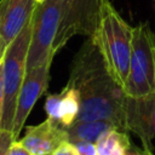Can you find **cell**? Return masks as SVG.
<instances>
[{"label": "cell", "mask_w": 155, "mask_h": 155, "mask_svg": "<svg viewBox=\"0 0 155 155\" xmlns=\"http://www.w3.org/2000/svg\"><path fill=\"white\" fill-rule=\"evenodd\" d=\"M131 147L128 132L120 128L109 130L96 142L97 155H127Z\"/></svg>", "instance_id": "4fadbf2b"}, {"label": "cell", "mask_w": 155, "mask_h": 155, "mask_svg": "<svg viewBox=\"0 0 155 155\" xmlns=\"http://www.w3.org/2000/svg\"><path fill=\"white\" fill-rule=\"evenodd\" d=\"M52 155H79V153H78L76 148H75L71 143L65 142V143L61 144V145L53 151Z\"/></svg>", "instance_id": "e0dca14e"}, {"label": "cell", "mask_w": 155, "mask_h": 155, "mask_svg": "<svg viewBox=\"0 0 155 155\" xmlns=\"http://www.w3.org/2000/svg\"><path fill=\"white\" fill-rule=\"evenodd\" d=\"M124 122L127 132L134 133L143 148H153L155 137V92L124 98Z\"/></svg>", "instance_id": "ba28073f"}, {"label": "cell", "mask_w": 155, "mask_h": 155, "mask_svg": "<svg viewBox=\"0 0 155 155\" xmlns=\"http://www.w3.org/2000/svg\"><path fill=\"white\" fill-rule=\"evenodd\" d=\"M45 111L48 119L63 127L75 122L80 111V99L76 90L65 85L59 93L48 94L45 101Z\"/></svg>", "instance_id": "8fae6325"}, {"label": "cell", "mask_w": 155, "mask_h": 155, "mask_svg": "<svg viewBox=\"0 0 155 155\" xmlns=\"http://www.w3.org/2000/svg\"><path fill=\"white\" fill-rule=\"evenodd\" d=\"M62 0H45L38 4L31 17V36L27 57V70H30L56 54L53 41L61 22Z\"/></svg>", "instance_id": "5b68a950"}, {"label": "cell", "mask_w": 155, "mask_h": 155, "mask_svg": "<svg viewBox=\"0 0 155 155\" xmlns=\"http://www.w3.org/2000/svg\"><path fill=\"white\" fill-rule=\"evenodd\" d=\"M4 104V82H2V59L0 61V130H1V114Z\"/></svg>", "instance_id": "ac0fdd59"}, {"label": "cell", "mask_w": 155, "mask_h": 155, "mask_svg": "<svg viewBox=\"0 0 155 155\" xmlns=\"http://www.w3.org/2000/svg\"><path fill=\"white\" fill-rule=\"evenodd\" d=\"M35 0H0V61L11 41L30 22Z\"/></svg>", "instance_id": "9c48e42d"}, {"label": "cell", "mask_w": 155, "mask_h": 155, "mask_svg": "<svg viewBox=\"0 0 155 155\" xmlns=\"http://www.w3.org/2000/svg\"><path fill=\"white\" fill-rule=\"evenodd\" d=\"M53 58L47 59L45 63L27 70L24 80L18 92L13 125H12V136L15 139L18 138L24 122L27 121L31 109L34 108L38 99L46 92L50 81V69Z\"/></svg>", "instance_id": "52a82bcc"}, {"label": "cell", "mask_w": 155, "mask_h": 155, "mask_svg": "<svg viewBox=\"0 0 155 155\" xmlns=\"http://www.w3.org/2000/svg\"><path fill=\"white\" fill-rule=\"evenodd\" d=\"M111 128H120V127L109 120H84V121L76 120L75 122L65 127V132L69 143H78V142L96 143L102 134H104Z\"/></svg>", "instance_id": "7c38bea8"}, {"label": "cell", "mask_w": 155, "mask_h": 155, "mask_svg": "<svg viewBox=\"0 0 155 155\" xmlns=\"http://www.w3.org/2000/svg\"><path fill=\"white\" fill-rule=\"evenodd\" d=\"M142 154L143 155H155L153 153V148H142Z\"/></svg>", "instance_id": "ffe728a7"}, {"label": "cell", "mask_w": 155, "mask_h": 155, "mask_svg": "<svg viewBox=\"0 0 155 155\" xmlns=\"http://www.w3.org/2000/svg\"><path fill=\"white\" fill-rule=\"evenodd\" d=\"M132 35L133 27L122 18L110 0H105L98 27L91 38L97 44L109 73L122 88L128 75Z\"/></svg>", "instance_id": "7a4b0ae2"}, {"label": "cell", "mask_w": 155, "mask_h": 155, "mask_svg": "<svg viewBox=\"0 0 155 155\" xmlns=\"http://www.w3.org/2000/svg\"><path fill=\"white\" fill-rule=\"evenodd\" d=\"M79 155H97V149H96V143L91 142H78V143H71Z\"/></svg>", "instance_id": "9a60e30c"}, {"label": "cell", "mask_w": 155, "mask_h": 155, "mask_svg": "<svg viewBox=\"0 0 155 155\" xmlns=\"http://www.w3.org/2000/svg\"><path fill=\"white\" fill-rule=\"evenodd\" d=\"M44 1H45V0H35L36 5H38V4H41V2H44Z\"/></svg>", "instance_id": "44dd1931"}, {"label": "cell", "mask_w": 155, "mask_h": 155, "mask_svg": "<svg viewBox=\"0 0 155 155\" xmlns=\"http://www.w3.org/2000/svg\"><path fill=\"white\" fill-rule=\"evenodd\" d=\"M124 91L128 96L155 92V31L148 22L133 27L130 68Z\"/></svg>", "instance_id": "277c9868"}, {"label": "cell", "mask_w": 155, "mask_h": 155, "mask_svg": "<svg viewBox=\"0 0 155 155\" xmlns=\"http://www.w3.org/2000/svg\"><path fill=\"white\" fill-rule=\"evenodd\" d=\"M13 140H17V139L13 138L11 131L0 130V155H7L8 148Z\"/></svg>", "instance_id": "5bb4252c"}, {"label": "cell", "mask_w": 155, "mask_h": 155, "mask_svg": "<svg viewBox=\"0 0 155 155\" xmlns=\"http://www.w3.org/2000/svg\"><path fill=\"white\" fill-rule=\"evenodd\" d=\"M30 36L31 19L11 41L2 57L4 104L1 114V130L12 131L17 97L27 73V57Z\"/></svg>", "instance_id": "3957f363"}, {"label": "cell", "mask_w": 155, "mask_h": 155, "mask_svg": "<svg viewBox=\"0 0 155 155\" xmlns=\"http://www.w3.org/2000/svg\"><path fill=\"white\" fill-rule=\"evenodd\" d=\"M7 155H33V154L21 143V140H13L8 148Z\"/></svg>", "instance_id": "2e32d148"}, {"label": "cell", "mask_w": 155, "mask_h": 155, "mask_svg": "<svg viewBox=\"0 0 155 155\" xmlns=\"http://www.w3.org/2000/svg\"><path fill=\"white\" fill-rule=\"evenodd\" d=\"M105 0H62L61 22L53 41L56 54L75 35L93 36Z\"/></svg>", "instance_id": "8992f818"}, {"label": "cell", "mask_w": 155, "mask_h": 155, "mask_svg": "<svg viewBox=\"0 0 155 155\" xmlns=\"http://www.w3.org/2000/svg\"><path fill=\"white\" fill-rule=\"evenodd\" d=\"M127 155H143V154H142V149H139V148H132L131 147V149L128 150Z\"/></svg>", "instance_id": "d6986e66"}, {"label": "cell", "mask_w": 155, "mask_h": 155, "mask_svg": "<svg viewBox=\"0 0 155 155\" xmlns=\"http://www.w3.org/2000/svg\"><path fill=\"white\" fill-rule=\"evenodd\" d=\"M68 142L65 127L46 119L39 125L27 126L21 143L33 155H52L63 143Z\"/></svg>", "instance_id": "30bf717a"}, {"label": "cell", "mask_w": 155, "mask_h": 155, "mask_svg": "<svg viewBox=\"0 0 155 155\" xmlns=\"http://www.w3.org/2000/svg\"><path fill=\"white\" fill-rule=\"evenodd\" d=\"M67 85L79 94L78 121L109 120L126 131L122 108L125 91L109 73L93 38L88 36L75 53Z\"/></svg>", "instance_id": "6da1fadb"}]
</instances>
